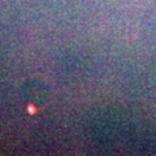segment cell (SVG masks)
I'll return each mask as SVG.
<instances>
[{
  "label": "cell",
  "mask_w": 156,
  "mask_h": 156,
  "mask_svg": "<svg viewBox=\"0 0 156 156\" xmlns=\"http://www.w3.org/2000/svg\"><path fill=\"white\" fill-rule=\"evenodd\" d=\"M30 113H34V107L30 105Z\"/></svg>",
  "instance_id": "cell-1"
}]
</instances>
